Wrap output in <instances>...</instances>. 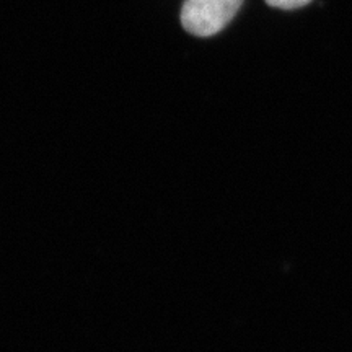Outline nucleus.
Instances as JSON below:
<instances>
[{"label":"nucleus","mask_w":352,"mask_h":352,"mask_svg":"<svg viewBox=\"0 0 352 352\" xmlns=\"http://www.w3.org/2000/svg\"><path fill=\"white\" fill-rule=\"evenodd\" d=\"M243 0H186L182 23L188 33L209 38L222 32L239 12Z\"/></svg>","instance_id":"nucleus-1"},{"label":"nucleus","mask_w":352,"mask_h":352,"mask_svg":"<svg viewBox=\"0 0 352 352\" xmlns=\"http://www.w3.org/2000/svg\"><path fill=\"white\" fill-rule=\"evenodd\" d=\"M310 2L311 0H266L267 6L283 8V10H296V8H300Z\"/></svg>","instance_id":"nucleus-2"}]
</instances>
